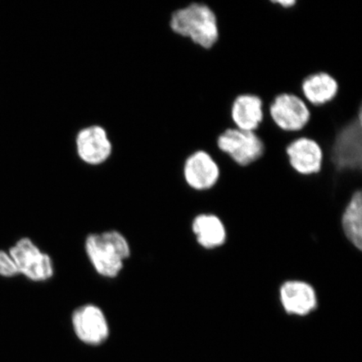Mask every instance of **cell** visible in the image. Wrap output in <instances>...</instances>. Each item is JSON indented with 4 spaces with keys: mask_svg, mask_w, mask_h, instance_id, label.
Here are the masks:
<instances>
[{
    "mask_svg": "<svg viewBox=\"0 0 362 362\" xmlns=\"http://www.w3.org/2000/svg\"><path fill=\"white\" fill-rule=\"evenodd\" d=\"M86 251L95 270L106 278L117 277L130 256L128 241L116 230L90 235L86 241Z\"/></svg>",
    "mask_w": 362,
    "mask_h": 362,
    "instance_id": "cell-3",
    "label": "cell"
},
{
    "mask_svg": "<svg viewBox=\"0 0 362 362\" xmlns=\"http://www.w3.org/2000/svg\"><path fill=\"white\" fill-rule=\"evenodd\" d=\"M325 160L339 175H360L362 168V111L339 127Z\"/></svg>",
    "mask_w": 362,
    "mask_h": 362,
    "instance_id": "cell-2",
    "label": "cell"
},
{
    "mask_svg": "<svg viewBox=\"0 0 362 362\" xmlns=\"http://www.w3.org/2000/svg\"><path fill=\"white\" fill-rule=\"evenodd\" d=\"M183 175L189 188L197 192H206L218 184L221 169L210 153L197 149L185 158Z\"/></svg>",
    "mask_w": 362,
    "mask_h": 362,
    "instance_id": "cell-8",
    "label": "cell"
},
{
    "mask_svg": "<svg viewBox=\"0 0 362 362\" xmlns=\"http://www.w3.org/2000/svg\"><path fill=\"white\" fill-rule=\"evenodd\" d=\"M170 28L179 37L204 49L214 47L219 39L218 20L206 2H192L171 13Z\"/></svg>",
    "mask_w": 362,
    "mask_h": 362,
    "instance_id": "cell-1",
    "label": "cell"
},
{
    "mask_svg": "<svg viewBox=\"0 0 362 362\" xmlns=\"http://www.w3.org/2000/svg\"><path fill=\"white\" fill-rule=\"evenodd\" d=\"M72 325L80 341L98 346L106 341L110 327L100 308L93 305L81 306L72 315Z\"/></svg>",
    "mask_w": 362,
    "mask_h": 362,
    "instance_id": "cell-9",
    "label": "cell"
},
{
    "mask_svg": "<svg viewBox=\"0 0 362 362\" xmlns=\"http://www.w3.org/2000/svg\"><path fill=\"white\" fill-rule=\"evenodd\" d=\"M338 81L327 71H317L305 76L300 84V96L310 107L327 105L337 97Z\"/></svg>",
    "mask_w": 362,
    "mask_h": 362,
    "instance_id": "cell-13",
    "label": "cell"
},
{
    "mask_svg": "<svg viewBox=\"0 0 362 362\" xmlns=\"http://www.w3.org/2000/svg\"><path fill=\"white\" fill-rule=\"evenodd\" d=\"M343 233L357 250L362 248V193L357 189L347 204L341 219Z\"/></svg>",
    "mask_w": 362,
    "mask_h": 362,
    "instance_id": "cell-15",
    "label": "cell"
},
{
    "mask_svg": "<svg viewBox=\"0 0 362 362\" xmlns=\"http://www.w3.org/2000/svg\"><path fill=\"white\" fill-rule=\"evenodd\" d=\"M264 108L274 125L285 133H300L310 120V106L300 95L278 94Z\"/></svg>",
    "mask_w": 362,
    "mask_h": 362,
    "instance_id": "cell-5",
    "label": "cell"
},
{
    "mask_svg": "<svg viewBox=\"0 0 362 362\" xmlns=\"http://www.w3.org/2000/svg\"><path fill=\"white\" fill-rule=\"evenodd\" d=\"M18 274H20L19 270H18L10 253L0 251V275L6 278H12Z\"/></svg>",
    "mask_w": 362,
    "mask_h": 362,
    "instance_id": "cell-16",
    "label": "cell"
},
{
    "mask_svg": "<svg viewBox=\"0 0 362 362\" xmlns=\"http://www.w3.org/2000/svg\"><path fill=\"white\" fill-rule=\"evenodd\" d=\"M279 298L284 310L291 315H309L318 306L315 288L310 284L298 280L284 283L279 288Z\"/></svg>",
    "mask_w": 362,
    "mask_h": 362,
    "instance_id": "cell-11",
    "label": "cell"
},
{
    "mask_svg": "<svg viewBox=\"0 0 362 362\" xmlns=\"http://www.w3.org/2000/svg\"><path fill=\"white\" fill-rule=\"evenodd\" d=\"M19 270V274L35 282L51 279L54 268L51 257L40 250L30 238H21L8 252Z\"/></svg>",
    "mask_w": 362,
    "mask_h": 362,
    "instance_id": "cell-6",
    "label": "cell"
},
{
    "mask_svg": "<svg viewBox=\"0 0 362 362\" xmlns=\"http://www.w3.org/2000/svg\"><path fill=\"white\" fill-rule=\"evenodd\" d=\"M192 230L199 245L206 249L220 247L226 241L225 226L215 215L197 216L193 221Z\"/></svg>",
    "mask_w": 362,
    "mask_h": 362,
    "instance_id": "cell-14",
    "label": "cell"
},
{
    "mask_svg": "<svg viewBox=\"0 0 362 362\" xmlns=\"http://www.w3.org/2000/svg\"><path fill=\"white\" fill-rule=\"evenodd\" d=\"M289 166L294 173L310 177L319 175L323 169L325 155L316 140L300 135L285 147Z\"/></svg>",
    "mask_w": 362,
    "mask_h": 362,
    "instance_id": "cell-7",
    "label": "cell"
},
{
    "mask_svg": "<svg viewBox=\"0 0 362 362\" xmlns=\"http://www.w3.org/2000/svg\"><path fill=\"white\" fill-rule=\"evenodd\" d=\"M274 3L279 6L285 8H292L297 4V0H273Z\"/></svg>",
    "mask_w": 362,
    "mask_h": 362,
    "instance_id": "cell-17",
    "label": "cell"
},
{
    "mask_svg": "<svg viewBox=\"0 0 362 362\" xmlns=\"http://www.w3.org/2000/svg\"><path fill=\"white\" fill-rule=\"evenodd\" d=\"M76 152L81 160L90 165H99L107 161L112 151L107 131L93 125L81 129L76 139Z\"/></svg>",
    "mask_w": 362,
    "mask_h": 362,
    "instance_id": "cell-10",
    "label": "cell"
},
{
    "mask_svg": "<svg viewBox=\"0 0 362 362\" xmlns=\"http://www.w3.org/2000/svg\"><path fill=\"white\" fill-rule=\"evenodd\" d=\"M264 103L256 94H239L230 105V120L238 129L255 132L264 121Z\"/></svg>",
    "mask_w": 362,
    "mask_h": 362,
    "instance_id": "cell-12",
    "label": "cell"
},
{
    "mask_svg": "<svg viewBox=\"0 0 362 362\" xmlns=\"http://www.w3.org/2000/svg\"><path fill=\"white\" fill-rule=\"evenodd\" d=\"M216 147L235 165L243 168L255 164L265 151V144L257 132L238 129L235 127L226 129L218 135Z\"/></svg>",
    "mask_w": 362,
    "mask_h": 362,
    "instance_id": "cell-4",
    "label": "cell"
}]
</instances>
